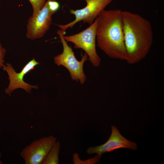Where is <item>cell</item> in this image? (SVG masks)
Segmentation results:
<instances>
[{
	"mask_svg": "<svg viewBox=\"0 0 164 164\" xmlns=\"http://www.w3.org/2000/svg\"><path fill=\"white\" fill-rule=\"evenodd\" d=\"M62 44L63 52L54 57L55 63L58 66H62L68 70L72 80L83 84L86 79V77L83 70V66L88 60L87 54L85 53L82 55L80 61L76 58L71 47L69 46L64 39L65 33L61 29L56 32Z\"/></svg>",
	"mask_w": 164,
	"mask_h": 164,
	"instance_id": "3",
	"label": "cell"
},
{
	"mask_svg": "<svg viewBox=\"0 0 164 164\" xmlns=\"http://www.w3.org/2000/svg\"><path fill=\"white\" fill-rule=\"evenodd\" d=\"M1 152H0V164H2V162L0 159V158H1Z\"/></svg>",
	"mask_w": 164,
	"mask_h": 164,
	"instance_id": "15",
	"label": "cell"
},
{
	"mask_svg": "<svg viewBox=\"0 0 164 164\" xmlns=\"http://www.w3.org/2000/svg\"><path fill=\"white\" fill-rule=\"evenodd\" d=\"M97 18L94 22L85 30L78 33L64 36L66 41L74 44V47L81 49L88 56V60L95 67L100 66L101 59L98 55L96 48Z\"/></svg>",
	"mask_w": 164,
	"mask_h": 164,
	"instance_id": "4",
	"label": "cell"
},
{
	"mask_svg": "<svg viewBox=\"0 0 164 164\" xmlns=\"http://www.w3.org/2000/svg\"><path fill=\"white\" fill-rule=\"evenodd\" d=\"M60 147V142L58 141H56L51 148L41 164H58Z\"/></svg>",
	"mask_w": 164,
	"mask_h": 164,
	"instance_id": "10",
	"label": "cell"
},
{
	"mask_svg": "<svg viewBox=\"0 0 164 164\" xmlns=\"http://www.w3.org/2000/svg\"><path fill=\"white\" fill-rule=\"evenodd\" d=\"M73 155L79 160L73 159L74 164H95L99 162L101 157V155L97 154L94 158L89 159L84 161H82L80 160L79 155L77 153H74Z\"/></svg>",
	"mask_w": 164,
	"mask_h": 164,
	"instance_id": "11",
	"label": "cell"
},
{
	"mask_svg": "<svg viewBox=\"0 0 164 164\" xmlns=\"http://www.w3.org/2000/svg\"><path fill=\"white\" fill-rule=\"evenodd\" d=\"M34 58L29 62L23 68L21 72L17 73L10 63L4 65L3 69L8 73L10 83L8 87L5 89V93L10 95L15 90L19 88L24 89L26 92L30 93L32 88L38 89L37 86L32 85L24 81V76L35 67L39 64Z\"/></svg>",
	"mask_w": 164,
	"mask_h": 164,
	"instance_id": "8",
	"label": "cell"
},
{
	"mask_svg": "<svg viewBox=\"0 0 164 164\" xmlns=\"http://www.w3.org/2000/svg\"><path fill=\"white\" fill-rule=\"evenodd\" d=\"M111 134L106 142L104 144L95 147L88 148L86 152L89 154H96L101 155L121 148L135 150L137 148L136 143L131 142L123 137L114 126H111Z\"/></svg>",
	"mask_w": 164,
	"mask_h": 164,
	"instance_id": "9",
	"label": "cell"
},
{
	"mask_svg": "<svg viewBox=\"0 0 164 164\" xmlns=\"http://www.w3.org/2000/svg\"><path fill=\"white\" fill-rule=\"evenodd\" d=\"M96 40L98 47L108 57L126 60L122 11H102L97 18Z\"/></svg>",
	"mask_w": 164,
	"mask_h": 164,
	"instance_id": "2",
	"label": "cell"
},
{
	"mask_svg": "<svg viewBox=\"0 0 164 164\" xmlns=\"http://www.w3.org/2000/svg\"><path fill=\"white\" fill-rule=\"evenodd\" d=\"M33 9L32 16L36 15L44 6L47 0H29Z\"/></svg>",
	"mask_w": 164,
	"mask_h": 164,
	"instance_id": "12",
	"label": "cell"
},
{
	"mask_svg": "<svg viewBox=\"0 0 164 164\" xmlns=\"http://www.w3.org/2000/svg\"><path fill=\"white\" fill-rule=\"evenodd\" d=\"M57 138L50 135L32 141L20 153L25 164H41Z\"/></svg>",
	"mask_w": 164,
	"mask_h": 164,
	"instance_id": "6",
	"label": "cell"
},
{
	"mask_svg": "<svg viewBox=\"0 0 164 164\" xmlns=\"http://www.w3.org/2000/svg\"><path fill=\"white\" fill-rule=\"evenodd\" d=\"M123 31L126 52V61L130 64L145 59L153 41L151 23L136 13L122 11Z\"/></svg>",
	"mask_w": 164,
	"mask_h": 164,
	"instance_id": "1",
	"label": "cell"
},
{
	"mask_svg": "<svg viewBox=\"0 0 164 164\" xmlns=\"http://www.w3.org/2000/svg\"><path fill=\"white\" fill-rule=\"evenodd\" d=\"M86 3V5L84 8L74 10L71 9L70 13L74 15L75 19L67 24L57 25L60 29L65 33L68 28H72L78 22L83 21V23L91 25L97 18L101 12L113 0H83Z\"/></svg>",
	"mask_w": 164,
	"mask_h": 164,
	"instance_id": "5",
	"label": "cell"
},
{
	"mask_svg": "<svg viewBox=\"0 0 164 164\" xmlns=\"http://www.w3.org/2000/svg\"><path fill=\"white\" fill-rule=\"evenodd\" d=\"M53 14L46 2L44 6L36 15L29 19L26 25V37L34 40L43 37L50 27Z\"/></svg>",
	"mask_w": 164,
	"mask_h": 164,
	"instance_id": "7",
	"label": "cell"
},
{
	"mask_svg": "<svg viewBox=\"0 0 164 164\" xmlns=\"http://www.w3.org/2000/svg\"><path fill=\"white\" fill-rule=\"evenodd\" d=\"M6 53V49L2 47L0 42V68L2 67L4 65V58Z\"/></svg>",
	"mask_w": 164,
	"mask_h": 164,
	"instance_id": "14",
	"label": "cell"
},
{
	"mask_svg": "<svg viewBox=\"0 0 164 164\" xmlns=\"http://www.w3.org/2000/svg\"><path fill=\"white\" fill-rule=\"evenodd\" d=\"M49 9L54 14L59 9L60 5L56 0H47Z\"/></svg>",
	"mask_w": 164,
	"mask_h": 164,
	"instance_id": "13",
	"label": "cell"
}]
</instances>
